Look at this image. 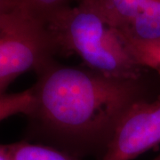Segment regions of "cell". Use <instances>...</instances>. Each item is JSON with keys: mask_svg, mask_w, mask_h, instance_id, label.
Here are the masks:
<instances>
[{"mask_svg": "<svg viewBox=\"0 0 160 160\" xmlns=\"http://www.w3.org/2000/svg\"><path fill=\"white\" fill-rule=\"evenodd\" d=\"M37 73L28 116L47 133L70 144H99L106 149L126 110L143 100L141 78H118L54 61Z\"/></svg>", "mask_w": 160, "mask_h": 160, "instance_id": "obj_1", "label": "cell"}, {"mask_svg": "<svg viewBox=\"0 0 160 160\" xmlns=\"http://www.w3.org/2000/svg\"><path fill=\"white\" fill-rule=\"evenodd\" d=\"M56 52L76 54L88 69L123 79H140L142 69L119 31L89 0L58 12L46 22Z\"/></svg>", "mask_w": 160, "mask_h": 160, "instance_id": "obj_2", "label": "cell"}, {"mask_svg": "<svg viewBox=\"0 0 160 160\" xmlns=\"http://www.w3.org/2000/svg\"><path fill=\"white\" fill-rule=\"evenodd\" d=\"M56 53L46 23L24 9L0 20V97L12 81L39 71Z\"/></svg>", "mask_w": 160, "mask_h": 160, "instance_id": "obj_3", "label": "cell"}, {"mask_svg": "<svg viewBox=\"0 0 160 160\" xmlns=\"http://www.w3.org/2000/svg\"><path fill=\"white\" fill-rule=\"evenodd\" d=\"M160 144V95L134 102L121 118L102 160H132Z\"/></svg>", "mask_w": 160, "mask_h": 160, "instance_id": "obj_4", "label": "cell"}, {"mask_svg": "<svg viewBox=\"0 0 160 160\" xmlns=\"http://www.w3.org/2000/svg\"><path fill=\"white\" fill-rule=\"evenodd\" d=\"M109 25L124 30L143 11L149 0H89Z\"/></svg>", "mask_w": 160, "mask_h": 160, "instance_id": "obj_5", "label": "cell"}, {"mask_svg": "<svg viewBox=\"0 0 160 160\" xmlns=\"http://www.w3.org/2000/svg\"><path fill=\"white\" fill-rule=\"evenodd\" d=\"M4 148L12 160H78L54 148L25 142L6 144Z\"/></svg>", "mask_w": 160, "mask_h": 160, "instance_id": "obj_6", "label": "cell"}, {"mask_svg": "<svg viewBox=\"0 0 160 160\" xmlns=\"http://www.w3.org/2000/svg\"><path fill=\"white\" fill-rule=\"evenodd\" d=\"M120 35L138 65L142 69H153L160 75V40L142 41L128 38L122 33Z\"/></svg>", "mask_w": 160, "mask_h": 160, "instance_id": "obj_7", "label": "cell"}, {"mask_svg": "<svg viewBox=\"0 0 160 160\" xmlns=\"http://www.w3.org/2000/svg\"><path fill=\"white\" fill-rule=\"evenodd\" d=\"M18 6L29 12L43 22L63 9L74 6L80 0H13Z\"/></svg>", "mask_w": 160, "mask_h": 160, "instance_id": "obj_8", "label": "cell"}, {"mask_svg": "<svg viewBox=\"0 0 160 160\" xmlns=\"http://www.w3.org/2000/svg\"><path fill=\"white\" fill-rule=\"evenodd\" d=\"M33 105L31 88L12 94H4L0 97V121L17 114L28 115Z\"/></svg>", "mask_w": 160, "mask_h": 160, "instance_id": "obj_9", "label": "cell"}, {"mask_svg": "<svg viewBox=\"0 0 160 160\" xmlns=\"http://www.w3.org/2000/svg\"><path fill=\"white\" fill-rule=\"evenodd\" d=\"M20 9L22 8L18 6L13 0H0V20Z\"/></svg>", "mask_w": 160, "mask_h": 160, "instance_id": "obj_10", "label": "cell"}, {"mask_svg": "<svg viewBox=\"0 0 160 160\" xmlns=\"http://www.w3.org/2000/svg\"><path fill=\"white\" fill-rule=\"evenodd\" d=\"M0 160H12L2 144H0Z\"/></svg>", "mask_w": 160, "mask_h": 160, "instance_id": "obj_11", "label": "cell"}, {"mask_svg": "<svg viewBox=\"0 0 160 160\" xmlns=\"http://www.w3.org/2000/svg\"><path fill=\"white\" fill-rule=\"evenodd\" d=\"M152 160H160V153L158 155L157 157H155L154 158H153V159H152Z\"/></svg>", "mask_w": 160, "mask_h": 160, "instance_id": "obj_12", "label": "cell"}]
</instances>
